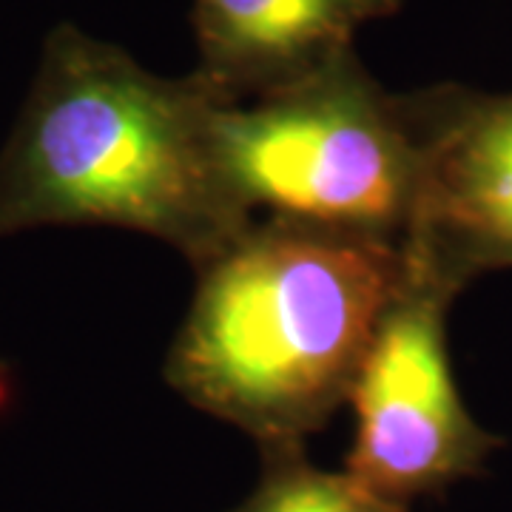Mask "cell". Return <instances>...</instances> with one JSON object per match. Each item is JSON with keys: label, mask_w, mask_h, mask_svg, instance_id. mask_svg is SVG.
<instances>
[{"label": "cell", "mask_w": 512, "mask_h": 512, "mask_svg": "<svg viewBox=\"0 0 512 512\" xmlns=\"http://www.w3.org/2000/svg\"><path fill=\"white\" fill-rule=\"evenodd\" d=\"M214 94L57 23L0 151V239L49 225L157 237L197 268L248 225L211 151Z\"/></svg>", "instance_id": "obj_1"}, {"label": "cell", "mask_w": 512, "mask_h": 512, "mask_svg": "<svg viewBox=\"0 0 512 512\" xmlns=\"http://www.w3.org/2000/svg\"><path fill=\"white\" fill-rule=\"evenodd\" d=\"M194 271L165 382L271 450L305 447L348 404L407 259L373 239L254 220Z\"/></svg>", "instance_id": "obj_2"}, {"label": "cell", "mask_w": 512, "mask_h": 512, "mask_svg": "<svg viewBox=\"0 0 512 512\" xmlns=\"http://www.w3.org/2000/svg\"><path fill=\"white\" fill-rule=\"evenodd\" d=\"M211 151L242 220H279L404 251L421 183L407 94L350 49L285 89L217 103Z\"/></svg>", "instance_id": "obj_3"}, {"label": "cell", "mask_w": 512, "mask_h": 512, "mask_svg": "<svg viewBox=\"0 0 512 512\" xmlns=\"http://www.w3.org/2000/svg\"><path fill=\"white\" fill-rule=\"evenodd\" d=\"M453 299L407 265L348 396L353 441L345 473L407 507L481 476L504 447L501 436L470 416L453 376L447 350Z\"/></svg>", "instance_id": "obj_4"}, {"label": "cell", "mask_w": 512, "mask_h": 512, "mask_svg": "<svg viewBox=\"0 0 512 512\" xmlns=\"http://www.w3.org/2000/svg\"><path fill=\"white\" fill-rule=\"evenodd\" d=\"M407 94L419 134V205L404 259L458 296L512 268V94L458 83Z\"/></svg>", "instance_id": "obj_5"}, {"label": "cell", "mask_w": 512, "mask_h": 512, "mask_svg": "<svg viewBox=\"0 0 512 512\" xmlns=\"http://www.w3.org/2000/svg\"><path fill=\"white\" fill-rule=\"evenodd\" d=\"M404 0H194V77L222 103L285 89L353 49Z\"/></svg>", "instance_id": "obj_6"}, {"label": "cell", "mask_w": 512, "mask_h": 512, "mask_svg": "<svg viewBox=\"0 0 512 512\" xmlns=\"http://www.w3.org/2000/svg\"><path fill=\"white\" fill-rule=\"evenodd\" d=\"M231 512H410L359 484L345 470L316 467L305 447L262 450V473L248 498Z\"/></svg>", "instance_id": "obj_7"}]
</instances>
